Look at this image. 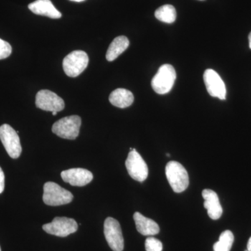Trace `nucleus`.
Returning a JSON list of instances; mask_svg holds the SVG:
<instances>
[{"instance_id": "nucleus-27", "label": "nucleus", "mask_w": 251, "mask_h": 251, "mask_svg": "<svg viewBox=\"0 0 251 251\" xmlns=\"http://www.w3.org/2000/svg\"><path fill=\"white\" fill-rule=\"evenodd\" d=\"M0 251H1V248H0Z\"/></svg>"}, {"instance_id": "nucleus-12", "label": "nucleus", "mask_w": 251, "mask_h": 251, "mask_svg": "<svg viewBox=\"0 0 251 251\" xmlns=\"http://www.w3.org/2000/svg\"><path fill=\"white\" fill-rule=\"evenodd\" d=\"M63 181L74 186H84L90 184L93 179V175L88 170L72 168L61 173Z\"/></svg>"}, {"instance_id": "nucleus-23", "label": "nucleus", "mask_w": 251, "mask_h": 251, "mask_svg": "<svg viewBox=\"0 0 251 251\" xmlns=\"http://www.w3.org/2000/svg\"><path fill=\"white\" fill-rule=\"evenodd\" d=\"M247 250L249 251H251V237L250 239H249V242H248Z\"/></svg>"}, {"instance_id": "nucleus-28", "label": "nucleus", "mask_w": 251, "mask_h": 251, "mask_svg": "<svg viewBox=\"0 0 251 251\" xmlns=\"http://www.w3.org/2000/svg\"><path fill=\"white\" fill-rule=\"evenodd\" d=\"M200 1H203V0H200Z\"/></svg>"}, {"instance_id": "nucleus-4", "label": "nucleus", "mask_w": 251, "mask_h": 251, "mask_svg": "<svg viewBox=\"0 0 251 251\" xmlns=\"http://www.w3.org/2000/svg\"><path fill=\"white\" fill-rule=\"evenodd\" d=\"M81 122L77 115L64 117L54 124L52 131L64 139L75 140L80 133Z\"/></svg>"}, {"instance_id": "nucleus-8", "label": "nucleus", "mask_w": 251, "mask_h": 251, "mask_svg": "<svg viewBox=\"0 0 251 251\" xmlns=\"http://www.w3.org/2000/svg\"><path fill=\"white\" fill-rule=\"evenodd\" d=\"M125 164L132 179L143 182L148 178V165L135 149H133L128 153Z\"/></svg>"}, {"instance_id": "nucleus-10", "label": "nucleus", "mask_w": 251, "mask_h": 251, "mask_svg": "<svg viewBox=\"0 0 251 251\" xmlns=\"http://www.w3.org/2000/svg\"><path fill=\"white\" fill-rule=\"evenodd\" d=\"M36 105L38 108L49 112H59L65 107L64 100L57 94L48 90L39 91L36 96Z\"/></svg>"}, {"instance_id": "nucleus-14", "label": "nucleus", "mask_w": 251, "mask_h": 251, "mask_svg": "<svg viewBox=\"0 0 251 251\" xmlns=\"http://www.w3.org/2000/svg\"><path fill=\"white\" fill-rule=\"evenodd\" d=\"M28 8L31 12L36 15L47 16L52 19L62 18V14L54 7L50 0H36L29 4Z\"/></svg>"}, {"instance_id": "nucleus-15", "label": "nucleus", "mask_w": 251, "mask_h": 251, "mask_svg": "<svg viewBox=\"0 0 251 251\" xmlns=\"http://www.w3.org/2000/svg\"><path fill=\"white\" fill-rule=\"evenodd\" d=\"M133 219L137 230L142 235L153 236L159 233V226L153 220L145 217L139 212L135 213Z\"/></svg>"}, {"instance_id": "nucleus-26", "label": "nucleus", "mask_w": 251, "mask_h": 251, "mask_svg": "<svg viewBox=\"0 0 251 251\" xmlns=\"http://www.w3.org/2000/svg\"><path fill=\"white\" fill-rule=\"evenodd\" d=\"M52 115H57V112H52Z\"/></svg>"}, {"instance_id": "nucleus-17", "label": "nucleus", "mask_w": 251, "mask_h": 251, "mask_svg": "<svg viewBox=\"0 0 251 251\" xmlns=\"http://www.w3.org/2000/svg\"><path fill=\"white\" fill-rule=\"evenodd\" d=\"M129 41L125 36H120L115 38L109 46L106 53V59L108 62H112L117 59L120 54L128 49Z\"/></svg>"}, {"instance_id": "nucleus-21", "label": "nucleus", "mask_w": 251, "mask_h": 251, "mask_svg": "<svg viewBox=\"0 0 251 251\" xmlns=\"http://www.w3.org/2000/svg\"><path fill=\"white\" fill-rule=\"evenodd\" d=\"M12 52V48L9 43L0 39V59L7 58Z\"/></svg>"}, {"instance_id": "nucleus-22", "label": "nucleus", "mask_w": 251, "mask_h": 251, "mask_svg": "<svg viewBox=\"0 0 251 251\" xmlns=\"http://www.w3.org/2000/svg\"><path fill=\"white\" fill-rule=\"evenodd\" d=\"M4 173L0 167V194L4 191L5 186Z\"/></svg>"}, {"instance_id": "nucleus-20", "label": "nucleus", "mask_w": 251, "mask_h": 251, "mask_svg": "<svg viewBox=\"0 0 251 251\" xmlns=\"http://www.w3.org/2000/svg\"><path fill=\"white\" fill-rule=\"evenodd\" d=\"M145 249L146 251H162L163 244L156 238L148 237L145 241Z\"/></svg>"}, {"instance_id": "nucleus-25", "label": "nucleus", "mask_w": 251, "mask_h": 251, "mask_svg": "<svg viewBox=\"0 0 251 251\" xmlns=\"http://www.w3.org/2000/svg\"><path fill=\"white\" fill-rule=\"evenodd\" d=\"M71 1H76V2H81V1H85V0H71Z\"/></svg>"}, {"instance_id": "nucleus-5", "label": "nucleus", "mask_w": 251, "mask_h": 251, "mask_svg": "<svg viewBox=\"0 0 251 251\" xmlns=\"http://www.w3.org/2000/svg\"><path fill=\"white\" fill-rule=\"evenodd\" d=\"M88 64L89 57L85 51H73L63 60V69L68 76L75 77L85 70Z\"/></svg>"}, {"instance_id": "nucleus-19", "label": "nucleus", "mask_w": 251, "mask_h": 251, "mask_svg": "<svg viewBox=\"0 0 251 251\" xmlns=\"http://www.w3.org/2000/svg\"><path fill=\"white\" fill-rule=\"evenodd\" d=\"M234 234L230 230H226L221 233L219 240L214 245V251H229L234 243Z\"/></svg>"}, {"instance_id": "nucleus-2", "label": "nucleus", "mask_w": 251, "mask_h": 251, "mask_svg": "<svg viewBox=\"0 0 251 251\" xmlns=\"http://www.w3.org/2000/svg\"><path fill=\"white\" fill-rule=\"evenodd\" d=\"M176 77L175 68L171 64H163L151 80V87L157 94H168L174 86Z\"/></svg>"}, {"instance_id": "nucleus-24", "label": "nucleus", "mask_w": 251, "mask_h": 251, "mask_svg": "<svg viewBox=\"0 0 251 251\" xmlns=\"http://www.w3.org/2000/svg\"><path fill=\"white\" fill-rule=\"evenodd\" d=\"M249 48L251 49V32L249 36Z\"/></svg>"}, {"instance_id": "nucleus-16", "label": "nucleus", "mask_w": 251, "mask_h": 251, "mask_svg": "<svg viewBox=\"0 0 251 251\" xmlns=\"http://www.w3.org/2000/svg\"><path fill=\"white\" fill-rule=\"evenodd\" d=\"M110 103L120 108L129 107L134 101V96L129 90L118 88L114 90L109 97Z\"/></svg>"}, {"instance_id": "nucleus-1", "label": "nucleus", "mask_w": 251, "mask_h": 251, "mask_svg": "<svg viewBox=\"0 0 251 251\" xmlns=\"http://www.w3.org/2000/svg\"><path fill=\"white\" fill-rule=\"evenodd\" d=\"M166 174L168 182L175 193H181L188 188L189 177L184 166L176 161L166 165Z\"/></svg>"}, {"instance_id": "nucleus-29", "label": "nucleus", "mask_w": 251, "mask_h": 251, "mask_svg": "<svg viewBox=\"0 0 251 251\" xmlns=\"http://www.w3.org/2000/svg\"><path fill=\"white\" fill-rule=\"evenodd\" d=\"M249 251L247 250V251Z\"/></svg>"}, {"instance_id": "nucleus-3", "label": "nucleus", "mask_w": 251, "mask_h": 251, "mask_svg": "<svg viewBox=\"0 0 251 251\" xmlns=\"http://www.w3.org/2000/svg\"><path fill=\"white\" fill-rule=\"evenodd\" d=\"M74 196L70 191L61 187L56 183L49 181L44 186L43 201L49 206H60L72 202Z\"/></svg>"}, {"instance_id": "nucleus-7", "label": "nucleus", "mask_w": 251, "mask_h": 251, "mask_svg": "<svg viewBox=\"0 0 251 251\" xmlns=\"http://www.w3.org/2000/svg\"><path fill=\"white\" fill-rule=\"evenodd\" d=\"M78 229L76 221L67 217H55L52 222L43 226L46 232L57 237H66Z\"/></svg>"}, {"instance_id": "nucleus-13", "label": "nucleus", "mask_w": 251, "mask_h": 251, "mask_svg": "<svg viewBox=\"0 0 251 251\" xmlns=\"http://www.w3.org/2000/svg\"><path fill=\"white\" fill-rule=\"evenodd\" d=\"M202 194L204 200V206L207 210L208 215L211 219H219L223 214V208L217 193L212 190L204 189Z\"/></svg>"}, {"instance_id": "nucleus-11", "label": "nucleus", "mask_w": 251, "mask_h": 251, "mask_svg": "<svg viewBox=\"0 0 251 251\" xmlns=\"http://www.w3.org/2000/svg\"><path fill=\"white\" fill-rule=\"evenodd\" d=\"M203 79L209 95L221 100L226 99V85L217 72L212 69H206L204 73Z\"/></svg>"}, {"instance_id": "nucleus-18", "label": "nucleus", "mask_w": 251, "mask_h": 251, "mask_svg": "<svg viewBox=\"0 0 251 251\" xmlns=\"http://www.w3.org/2000/svg\"><path fill=\"white\" fill-rule=\"evenodd\" d=\"M155 17L161 22L171 24V23H174L176 20V9L173 5H163L156 10Z\"/></svg>"}, {"instance_id": "nucleus-9", "label": "nucleus", "mask_w": 251, "mask_h": 251, "mask_svg": "<svg viewBox=\"0 0 251 251\" xmlns=\"http://www.w3.org/2000/svg\"><path fill=\"white\" fill-rule=\"evenodd\" d=\"M104 234L109 247L113 251H122L125 247L121 226L116 219L108 217L104 223Z\"/></svg>"}, {"instance_id": "nucleus-6", "label": "nucleus", "mask_w": 251, "mask_h": 251, "mask_svg": "<svg viewBox=\"0 0 251 251\" xmlns=\"http://www.w3.org/2000/svg\"><path fill=\"white\" fill-rule=\"evenodd\" d=\"M0 140L4 145L6 152L12 158H18L22 153L21 140L17 131L9 125L0 126Z\"/></svg>"}]
</instances>
